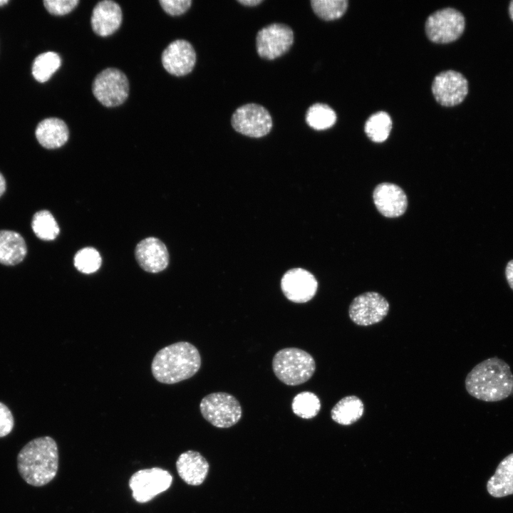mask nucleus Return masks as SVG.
Instances as JSON below:
<instances>
[{
  "mask_svg": "<svg viewBox=\"0 0 513 513\" xmlns=\"http://www.w3.org/2000/svg\"><path fill=\"white\" fill-rule=\"evenodd\" d=\"M294 42L292 29L283 24H271L257 33L256 47L259 56L273 60L289 51Z\"/></svg>",
  "mask_w": 513,
  "mask_h": 513,
  "instance_id": "nucleus-11",
  "label": "nucleus"
},
{
  "mask_svg": "<svg viewBox=\"0 0 513 513\" xmlns=\"http://www.w3.org/2000/svg\"><path fill=\"white\" fill-rule=\"evenodd\" d=\"M364 406L362 400L355 396L348 395L341 398L331 409L333 420L343 425H349L359 420L363 414Z\"/></svg>",
  "mask_w": 513,
  "mask_h": 513,
  "instance_id": "nucleus-22",
  "label": "nucleus"
},
{
  "mask_svg": "<svg viewBox=\"0 0 513 513\" xmlns=\"http://www.w3.org/2000/svg\"><path fill=\"white\" fill-rule=\"evenodd\" d=\"M487 489L494 497L513 494V453L500 462L487 483Z\"/></svg>",
  "mask_w": 513,
  "mask_h": 513,
  "instance_id": "nucleus-21",
  "label": "nucleus"
},
{
  "mask_svg": "<svg viewBox=\"0 0 513 513\" xmlns=\"http://www.w3.org/2000/svg\"><path fill=\"white\" fill-rule=\"evenodd\" d=\"M200 366L197 348L189 342L180 341L157 352L151 363V371L158 382L175 384L193 376Z\"/></svg>",
  "mask_w": 513,
  "mask_h": 513,
  "instance_id": "nucleus-3",
  "label": "nucleus"
},
{
  "mask_svg": "<svg viewBox=\"0 0 513 513\" xmlns=\"http://www.w3.org/2000/svg\"><path fill=\"white\" fill-rule=\"evenodd\" d=\"M121 22L122 11L116 2L105 0L95 6L90 23L97 35L105 37L113 34L119 28Z\"/></svg>",
  "mask_w": 513,
  "mask_h": 513,
  "instance_id": "nucleus-17",
  "label": "nucleus"
},
{
  "mask_svg": "<svg viewBox=\"0 0 513 513\" xmlns=\"http://www.w3.org/2000/svg\"><path fill=\"white\" fill-rule=\"evenodd\" d=\"M74 265L79 271L84 274H91L95 272L100 268L101 257L95 249L86 247L76 254Z\"/></svg>",
  "mask_w": 513,
  "mask_h": 513,
  "instance_id": "nucleus-29",
  "label": "nucleus"
},
{
  "mask_svg": "<svg viewBox=\"0 0 513 513\" xmlns=\"http://www.w3.org/2000/svg\"><path fill=\"white\" fill-rule=\"evenodd\" d=\"M467 392L476 399L493 403L513 393V373L503 359L494 356L477 364L465 380Z\"/></svg>",
  "mask_w": 513,
  "mask_h": 513,
  "instance_id": "nucleus-1",
  "label": "nucleus"
},
{
  "mask_svg": "<svg viewBox=\"0 0 513 513\" xmlns=\"http://www.w3.org/2000/svg\"><path fill=\"white\" fill-rule=\"evenodd\" d=\"M163 10L170 15L179 16L187 11L191 4V0H160L159 1Z\"/></svg>",
  "mask_w": 513,
  "mask_h": 513,
  "instance_id": "nucleus-31",
  "label": "nucleus"
},
{
  "mask_svg": "<svg viewBox=\"0 0 513 513\" xmlns=\"http://www.w3.org/2000/svg\"><path fill=\"white\" fill-rule=\"evenodd\" d=\"M432 92L435 100L441 105L455 106L462 103L467 95L468 82L457 71H443L434 78Z\"/></svg>",
  "mask_w": 513,
  "mask_h": 513,
  "instance_id": "nucleus-12",
  "label": "nucleus"
},
{
  "mask_svg": "<svg viewBox=\"0 0 513 513\" xmlns=\"http://www.w3.org/2000/svg\"><path fill=\"white\" fill-rule=\"evenodd\" d=\"M95 98L105 107H116L123 103L129 94V82L121 71L108 68L99 73L92 84Z\"/></svg>",
  "mask_w": 513,
  "mask_h": 513,
  "instance_id": "nucleus-6",
  "label": "nucleus"
},
{
  "mask_svg": "<svg viewBox=\"0 0 513 513\" xmlns=\"http://www.w3.org/2000/svg\"><path fill=\"white\" fill-rule=\"evenodd\" d=\"M35 135L43 147L55 149L63 146L68 141L69 130L63 120L57 118H48L38 124Z\"/></svg>",
  "mask_w": 513,
  "mask_h": 513,
  "instance_id": "nucleus-19",
  "label": "nucleus"
},
{
  "mask_svg": "<svg viewBox=\"0 0 513 513\" xmlns=\"http://www.w3.org/2000/svg\"><path fill=\"white\" fill-rule=\"evenodd\" d=\"M14 418L6 405L0 403V437L9 435L14 428Z\"/></svg>",
  "mask_w": 513,
  "mask_h": 513,
  "instance_id": "nucleus-32",
  "label": "nucleus"
},
{
  "mask_svg": "<svg viewBox=\"0 0 513 513\" xmlns=\"http://www.w3.org/2000/svg\"><path fill=\"white\" fill-rule=\"evenodd\" d=\"M509 15H510L512 19L513 20V1H512L509 4Z\"/></svg>",
  "mask_w": 513,
  "mask_h": 513,
  "instance_id": "nucleus-36",
  "label": "nucleus"
},
{
  "mask_svg": "<svg viewBox=\"0 0 513 513\" xmlns=\"http://www.w3.org/2000/svg\"><path fill=\"white\" fill-rule=\"evenodd\" d=\"M347 0H312L311 5L314 13L321 19L332 21L341 17L348 8Z\"/></svg>",
  "mask_w": 513,
  "mask_h": 513,
  "instance_id": "nucleus-28",
  "label": "nucleus"
},
{
  "mask_svg": "<svg viewBox=\"0 0 513 513\" xmlns=\"http://www.w3.org/2000/svg\"><path fill=\"white\" fill-rule=\"evenodd\" d=\"M505 276L509 287L513 291V259L510 260L506 266Z\"/></svg>",
  "mask_w": 513,
  "mask_h": 513,
  "instance_id": "nucleus-33",
  "label": "nucleus"
},
{
  "mask_svg": "<svg viewBox=\"0 0 513 513\" xmlns=\"http://www.w3.org/2000/svg\"><path fill=\"white\" fill-rule=\"evenodd\" d=\"M17 468L23 480L42 487L54 479L58 469V450L51 437L43 436L26 443L17 455Z\"/></svg>",
  "mask_w": 513,
  "mask_h": 513,
  "instance_id": "nucleus-2",
  "label": "nucleus"
},
{
  "mask_svg": "<svg viewBox=\"0 0 513 513\" xmlns=\"http://www.w3.org/2000/svg\"><path fill=\"white\" fill-rule=\"evenodd\" d=\"M31 228L36 236L42 240H53L59 233V227L48 210H41L34 214Z\"/></svg>",
  "mask_w": 513,
  "mask_h": 513,
  "instance_id": "nucleus-26",
  "label": "nucleus"
},
{
  "mask_svg": "<svg viewBox=\"0 0 513 513\" xmlns=\"http://www.w3.org/2000/svg\"><path fill=\"white\" fill-rule=\"evenodd\" d=\"M336 112L328 105L315 103L308 109L306 115L307 124L316 130L331 128L336 122Z\"/></svg>",
  "mask_w": 513,
  "mask_h": 513,
  "instance_id": "nucleus-25",
  "label": "nucleus"
},
{
  "mask_svg": "<svg viewBox=\"0 0 513 513\" xmlns=\"http://www.w3.org/2000/svg\"><path fill=\"white\" fill-rule=\"evenodd\" d=\"M272 368L282 383L298 385L311 378L316 370V363L312 356L302 349L285 348L274 355Z\"/></svg>",
  "mask_w": 513,
  "mask_h": 513,
  "instance_id": "nucleus-4",
  "label": "nucleus"
},
{
  "mask_svg": "<svg viewBox=\"0 0 513 513\" xmlns=\"http://www.w3.org/2000/svg\"><path fill=\"white\" fill-rule=\"evenodd\" d=\"M390 115L380 111L373 114L365 123V133L368 138L375 142H382L388 138L392 129Z\"/></svg>",
  "mask_w": 513,
  "mask_h": 513,
  "instance_id": "nucleus-23",
  "label": "nucleus"
},
{
  "mask_svg": "<svg viewBox=\"0 0 513 513\" xmlns=\"http://www.w3.org/2000/svg\"><path fill=\"white\" fill-rule=\"evenodd\" d=\"M233 128L251 138L266 135L272 128V118L269 111L256 103H248L238 108L231 119Z\"/></svg>",
  "mask_w": 513,
  "mask_h": 513,
  "instance_id": "nucleus-9",
  "label": "nucleus"
},
{
  "mask_svg": "<svg viewBox=\"0 0 513 513\" xmlns=\"http://www.w3.org/2000/svg\"><path fill=\"white\" fill-rule=\"evenodd\" d=\"M172 480L167 470L155 467L135 472L130 477L128 484L134 500L145 503L168 489Z\"/></svg>",
  "mask_w": 513,
  "mask_h": 513,
  "instance_id": "nucleus-7",
  "label": "nucleus"
},
{
  "mask_svg": "<svg viewBox=\"0 0 513 513\" xmlns=\"http://www.w3.org/2000/svg\"><path fill=\"white\" fill-rule=\"evenodd\" d=\"M61 65L59 55L53 51L39 54L32 64V74L34 78L40 82L47 81Z\"/></svg>",
  "mask_w": 513,
  "mask_h": 513,
  "instance_id": "nucleus-24",
  "label": "nucleus"
},
{
  "mask_svg": "<svg viewBox=\"0 0 513 513\" xmlns=\"http://www.w3.org/2000/svg\"><path fill=\"white\" fill-rule=\"evenodd\" d=\"M373 198L378 210L385 217H397L403 214L408 207L404 191L398 185L383 182L377 185Z\"/></svg>",
  "mask_w": 513,
  "mask_h": 513,
  "instance_id": "nucleus-15",
  "label": "nucleus"
},
{
  "mask_svg": "<svg viewBox=\"0 0 513 513\" xmlns=\"http://www.w3.org/2000/svg\"><path fill=\"white\" fill-rule=\"evenodd\" d=\"M9 2L8 0H0V6H4V4H7Z\"/></svg>",
  "mask_w": 513,
  "mask_h": 513,
  "instance_id": "nucleus-37",
  "label": "nucleus"
},
{
  "mask_svg": "<svg viewBox=\"0 0 513 513\" xmlns=\"http://www.w3.org/2000/svg\"><path fill=\"white\" fill-rule=\"evenodd\" d=\"M135 258L140 267L150 273L164 270L169 262V254L165 245L155 237L146 238L137 244Z\"/></svg>",
  "mask_w": 513,
  "mask_h": 513,
  "instance_id": "nucleus-16",
  "label": "nucleus"
},
{
  "mask_svg": "<svg viewBox=\"0 0 513 513\" xmlns=\"http://www.w3.org/2000/svg\"><path fill=\"white\" fill-rule=\"evenodd\" d=\"M6 190V180L3 175L0 172V197Z\"/></svg>",
  "mask_w": 513,
  "mask_h": 513,
  "instance_id": "nucleus-35",
  "label": "nucleus"
},
{
  "mask_svg": "<svg viewBox=\"0 0 513 513\" xmlns=\"http://www.w3.org/2000/svg\"><path fill=\"white\" fill-rule=\"evenodd\" d=\"M281 288L285 296L295 303L308 302L314 298L318 282L309 271L296 268L286 272L281 281Z\"/></svg>",
  "mask_w": 513,
  "mask_h": 513,
  "instance_id": "nucleus-13",
  "label": "nucleus"
},
{
  "mask_svg": "<svg viewBox=\"0 0 513 513\" xmlns=\"http://www.w3.org/2000/svg\"><path fill=\"white\" fill-rule=\"evenodd\" d=\"M27 247L22 236L14 231L0 230V263L7 266L20 263Z\"/></svg>",
  "mask_w": 513,
  "mask_h": 513,
  "instance_id": "nucleus-20",
  "label": "nucleus"
},
{
  "mask_svg": "<svg viewBox=\"0 0 513 513\" xmlns=\"http://www.w3.org/2000/svg\"><path fill=\"white\" fill-rule=\"evenodd\" d=\"M465 26V18L459 11L445 8L428 16L425 22V33L434 43H448L462 35Z\"/></svg>",
  "mask_w": 513,
  "mask_h": 513,
  "instance_id": "nucleus-8",
  "label": "nucleus"
},
{
  "mask_svg": "<svg viewBox=\"0 0 513 513\" xmlns=\"http://www.w3.org/2000/svg\"><path fill=\"white\" fill-rule=\"evenodd\" d=\"M200 409L206 420L219 428L233 426L239 422L242 414L237 399L224 392L212 393L204 397Z\"/></svg>",
  "mask_w": 513,
  "mask_h": 513,
  "instance_id": "nucleus-5",
  "label": "nucleus"
},
{
  "mask_svg": "<svg viewBox=\"0 0 513 513\" xmlns=\"http://www.w3.org/2000/svg\"><path fill=\"white\" fill-rule=\"evenodd\" d=\"M291 408L297 416L304 419H311L319 413L321 402L314 393L304 391L294 398Z\"/></svg>",
  "mask_w": 513,
  "mask_h": 513,
  "instance_id": "nucleus-27",
  "label": "nucleus"
},
{
  "mask_svg": "<svg viewBox=\"0 0 513 513\" xmlns=\"http://www.w3.org/2000/svg\"><path fill=\"white\" fill-rule=\"evenodd\" d=\"M162 63L170 74L182 76L190 73L196 62L195 51L190 43L183 39L172 41L162 53Z\"/></svg>",
  "mask_w": 513,
  "mask_h": 513,
  "instance_id": "nucleus-14",
  "label": "nucleus"
},
{
  "mask_svg": "<svg viewBox=\"0 0 513 513\" xmlns=\"http://www.w3.org/2000/svg\"><path fill=\"white\" fill-rule=\"evenodd\" d=\"M78 0H46L43 4L47 11L56 16L70 13L78 4Z\"/></svg>",
  "mask_w": 513,
  "mask_h": 513,
  "instance_id": "nucleus-30",
  "label": "nucleus"
},
{
  "mask_svg": "<svg viewBox=\"0 0 513 513\" xmlns=\"http://www.w3.org/2000/svg\"><path fill=\"white\" fill-rule=\"evenodd\" d=\"M388 311L389 303L384 296L375 291H368L353 299L348 315L356 325L366 326L383 321Z\"/></svg>",
  "mask_w": 513,
  "mask_h": 513,
  "instance_id": "nucleus-10",
  "label": "nucleus"
},
{
  "mask_svg": "<svg viewBox=\"0 0 513 513\" xmlns=\"http://www.w3.org/2000/svg\"><path fill=\"white\" fill-rule=\"evenodd\" d=\"M239 3L248 6H256L263 2V0H238Z\"/></svg>",
  "mask_w": 513,
  "mask_h": 513,
  "instance_id": "nucleus-34",
  "label": "nucleus"
},
{
  "mask_svg": "<svg viewBox=\"0 0 513 513\" xmlns=\"http://www.w3.org/2000/svg\"><path fill=\"white\" fill-rule=\"evenodd\" d=\"M209 468L207 460L200 452L194 450L182 452L176 461L178 475L190 485L201 484L207 476Z\"/></svg>",
  "mask_w": 513,
  "mask_h": 513,
  "instance_id": "nucleus-18",
  "label": "nucleus"
}]
</instances>
